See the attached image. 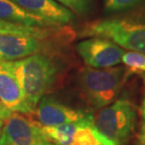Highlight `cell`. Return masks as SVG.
Returning a JSON list of instances; mask_svg holds the SVG:
<instances>
[{
	"label": "cell",
	"instance_id": "obj_7",
	"mask_svg": "<svg viewBox=\"0 0 145 145\" xmlns=\"http://www.w3.org/2000/svg\"><path fill=\"white\" fill-rule=\"evenodd\" d=\"M0 145H54L46 140L37 121L19 113L5 121L0 134Z\"/></svg>",
	"mask_w": 145,
	"mask_h": 145
},
{
	"label": "cell",
	"instance_id": "obj_10",
	"mask_svg": "<svg viewBox=\"0 0 145 145\" xmlns=\"http://www.w3.org/2000/svg\"><path fill=\"white\" fill-rule=\"evenodd\" d=\"M28 12L57 27H65L74 20V14L55 0H11Z\"/></svg>",
	"mask_w": 145,
	"mask_h": 145
},
{
	"label": "cell",
	"instance_id": "obj_6",
	"mask_svg": "<svg viewBox=\"0 0 145 145\" xmlns=\"http://www.w3.org/2000/svg\"><path fill=\"white\" fill-rule=\"evenodd\" d=\"M76 51L88 67L104 69L119 65L124 49L108 39L91 37L78 42Z\"/></svg>",
	"mask_w": 145,
	"mask_h": 145
},
{
	"label": "cell",
	"instance_id": "obj_14",
	"mask_svg": "<svg viewBox=\"0 0 145 145\" xmlns=\"http://www.w3.org/2000/svg\"><path fill=\"white\" fill-rule=\"evenodd\" d=\"M79 121L55 126H42L40 124L39 125L40 131L49 142L54 145H71Z\"/></svg>",
	"mask_w": 145,
	"mask_h": 145
},
{
	"label": "cell",
	"instance_id": "obj_9",
	"mask_svg": "<svg viewBox=\"0 0 145 145\" xmlns=\"http://www.w3.org/2000/svg\"><path fill=\"white\" fill-rule=\"evenodd\" d=\"M0 100L12 112L32 114L10 61H0Z\"/></svg>",
	"mask_w": 145,
	"mask_h": 145
},
{
	"label": "cell",
	"instance_id": "obj_15",
	"mask_svg": "<svg viewBox=\"0 0 145 145\" xmlns=\"http://www.w3.org/2000/svg\"><path fill=\"white\" fill-rule=\"evenodd\" d=\"M121 62L134 72H145V54L138 52H124Z\"/></svg>",
	"mask_w": 145,
	"mask_h": 145
},
{
	"label": "cell",
	"instance_id": "obj_2",
	"mask_svg": "<svg viewBox=\"0 0 145 145\" xmlns=\"http://www.w3.org/2000/svg\"><path fill=\"white\" fill-rule=\"evenodd\" d=\"M132 74L126 66L104 69L85 67L78 74V88L89 105L100 109L117 99Z\"/></svg>",
	"mask_w": 145,
	"mask_h": 145
},
{
	"label": "cell",
	"instance_id": "obj_19",
	"mask_svg": "<svg viewBox=\"0 0 145 145\" xmlns=\"http://www.w3.org/2000/svg\"><path fill=\"white\" fill-rule=\"evenodd\" d=\"M141 115H142V120H143L142 130L145 131V91H144V96L142 100V105H141Z\"/></svg>",
	"mask_w": 145,
	"mask_h": 145
},
{
	"label": "cell",
	"instance_id": "obj_8",
	"mask_svg": "<svg viewBox=\"0 0 145 145\" xmlns=\"http://www.w3.org/2000/svg\"><path fill=\"white\" fill-rule=\"evenodd\" d=\"M34 113L39 121L37 123L42 126H55L76 123L92 115L91 112L72 108L59 102L55 97L46 95L40 100Z\"/></svg>",
	"mask_w": 145,
	"mask_h": 145
},
{
	"label": "cell",
	"instance_id": "obj_5",
	"mask_svg": "<svg viewBox=\"0 0 145 145\" xmlns=\"http://www.w3.org/2000/svg\"><path fill=\"white\" fill-rule=\"evenodd\" d=\"M69 33L42 38L27 35H0V61H14L32 55L44 53L62 40H68Z\"/></svg>",
	"mask_w": 145,
	"mask_h": 145
},
{
	"label": "cell",
	"instance_id": "obj_16",
	"mask_svg": "<svg viewBox=\"0 0 145 145\" xmlns=\"http://www.w3.org/2000/svg\"><path fill=\"white\" fill-rule=\"evenodd\" d=\"M63 7L67 8L72 13L82 14L88 13L91 8L92 0H55Z\"/></svg>",
	"mask_w": 145,
	"mask_h": 145
},
{
	"label": "cell",
	"instance_id": "obj_12",
	"mask_svg": "<svg viewBox=\"0 0 145 145\" xmlns=\"http://www.w3.org/2000/svg\"><path fill=\"white\" fill-rule=\"evenodd\" d=\"M71 145H118L104 136L94 124V116L91 115L78 123Z\"/></svg>",
	"mask_w": 145,
	"mask_h": 145
},
{
	"label": "cell",
	"instance_id": "obj_1",
	"mask_svg": "<svg viewBox=\"0 0 145 145\" xmlns=\"http://www.w3.org/2000/svg\"><path fill=\"white\" fill-rule=\"evenodd\" d=\"M10 62L25 103L34 113L40 100L56 82L60 72L59 62L47 53Z\"/></svg>",
	"mask_w": 145,
	"mask_h": 145
},
{
	"label": "cell",
	"instance_id": "obj_11",
	"mask_svg": "<svg viewBox=\"0 0 145 145\" xmlns=\"http://www.w3.org/2000/svg\"><path fill=\"white\" fill-rule=\"evenodd\" d=\"M0 20L34 27H57L46 20L24 10L11 0H0Z\"/></svg>",
	"mask_w": 145,
	"mask_h": 145
},
{
	"label": "cell",
	"instance_id": "obj_20",
	"mask_svg": "<svg viewBox=\"0 0 145 145\" xmlns=\"http://www.w3.org/2000/svg\"><path fill=\"white\" fill-rule=\"evenodd\" d=\"M138 145H145V131L142 129L138 135Z\"/></svg>",
	"mask_w": 145,
	"mask_h": 145
},
{
	"label": "cell",
	"instance_id": "obj_18",
	"mask_svg": "<svg viewBox=\"0 0 145 145\" xmlns=\"http://www.w3.org/2000/svg\"><path fill=\"white\" fill-rule=\"evenodd\" d=\"M11 114H12V111L8 109L4 105V103L0 100V123H5V121H7Z\"/></svg>",
	"mask_w": 145,
	"mask_h": 145
},
{
	"label": "cell",
	"instance_id": "obj_13",
	"mask_svg": "<svg viewBox=\"0 0 145 145\" xmlns=\"http://www.w3.org/2000/svg\"><path fill=\"white\" fill-rule=\"evenodd\" d=\"M65 27H34L14 24L0 20V35H27L42 38L56 37L69 33Z\"/></svg>",
	"mask_w": 145,
	"mask_h": 145
},
{
	"label": "cell",
	"instance_id": "obj_4",
	"mask_svg": "<svg viewBox=\"0 0 145 145\" xmlns=\"http://www.w3.org/2000/svg\"><path fill=\"white\" fill-rule=\"evenodd\" d=\"M137 116L134 104L123 98L101 108L94 118V124L108 138L118 145H123L135 131Z\"/></svg>",
	"mask_w": 145,
	"mask_h": 145
},
{
	"label": "cell",
	"instance_id": "obj_17",
	"mask_svg": "<svg viewBox=\"0 0 145 145\" xmlns=\"http://www.w3.org/2000/svg\"><path fill=\"white\" fill-rule=\"evenodd\" d=\"M143 0H105L106 12H120L136 7Z\"/></svg>",
	"mask_w": 145,
	"mask_h": 145
},
{
	"label": "cell",
	"instance_id": "obj_3",
	"mask_svg": "<svg viewBox=\"0 0 145 145\" xmlns=\"http://www.w3.org/2000/svg\"><path fill=\"white\" fill-rule=\"evenodd\" d=\"M82 37L108 39L121 48L145 54V18L136 16L98 19L85 25Z\"/></svg>",
	"mask_w": 145,
	"mask_h": 145
},
{
	"label": "cell",
	"instance_id": "obj_21",
	"mask_svg": "<svg viewBox=\"0 0 145 145\" xmlns=\"http://www.w3.org/2000/svg\"><path fill=\"white\" fill-rule=\"evenodd\" d=\"M3 124H4V123H0V134H1V130H2Z\"/></svg>",
	"mask_w": 145,
	"mask_h": 145
}]
</instances>
